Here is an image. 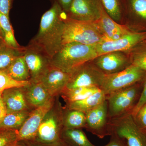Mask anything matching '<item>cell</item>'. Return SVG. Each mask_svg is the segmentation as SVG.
Listing matches in <instances>:
<instances>
[{"label":"cell","mask_w":146,"mask_h":146,"mask_svg":"<svg viewBox=\"0 0 146 146\" xmlns=\"http://www.w3.org/2000/svg\"><path fill=\"white\" fill-rule=\"evenodd\" d=\"M66 13L56 3L42 16L38 33L30 44L38 47L52 58L62 46Z\"/></svg>","instance_id":"1"},{"label":"cell","mask_w":146,"mask_h":146,"mask_svg":"<svg viewBox=\"0 0 146 146\" xmlns=\"http://www.w3.org/2000/svg\"><path fill=\"white\" fill-rule=\"evenodd\" d=\"M98 56L96 45L70 42L62 45L59 50L52 58L51 63L64 72L70 73Z\"/></svg>","instance_id":"2"},{"label":"cell","mask_w":146,"mask_h":146,"mask_svg":"<svg viewBox=\"0 0 146 146\" xmlns=\"http://www.w3.org/2000/svg\"><path fill=\"white\" fill-rule=\"evenodd\" d=\"M62 45L70 42L95 45L105 39L96 22L77 21L65 16Z\"/></svg>","instance_id":"3"},{"label":"cell","mask_w":146,"mask_h":146,"mask_svg":"<svg viewBox=\"0 0 146 146\" xmlns=\"http://www.w3.org/2000/svg\"><path fill=\"white\" fill-rule=\"evenodd\" d=\"M63 109L60 104L55 106L54 105L42 121L33 143L46 145L64 144L61 139L63 129Z\"/></svg>","instance_id":"4"},{"label":"cell","mask_w":146,"mask_h":146,"mask_svg":"<svg viewBox=\"0 0 146 146\" xmlns=\"http://www.w3.org/2000/svg\"><path fill=\"white\" fill-rule=\"evenodd\" d=\"M109 135H114L127 146H146V134L136 123L131 113L111 118L109 121Z\"/></svg>","instance_id":"5"},{"label":"cell","mask_w":146,"mask_h":146,"mask_svg":"<svg viewBox=\"0 0 146 146\" xmlns=\"http://www.w3.org/2000/svg\"><path fill=\"white\" fill-rule=\"evenodd\" d=\"M143 81L106 95L110 119L131 113L141 96Z\"/></svg>","instance_id":"6"},{"label":"cell","mask_w":146,"mask_h":146,"mask_svg":"<svg viewBox=\"0 0 146 146\" xmlns=\"http://www.w3.org/2000/svg\"><path fill=\"white\" fill-rule=\"evenodd\" d=\"M146 72L131 64L118 72L105 74L100 89L106 95L143 81Z\"/></svg>","instance_id":"7"},{"label":"cell","mask_w":146,"mask_h":146,"mask_svg":"<svg viewBox=\"0 0 146 146\" xmlns=\"http://www.w3.org/2000/svg\"><path fill=\"white\" fill-rule=\"evenodd\" d=\"M91 62L81 65L70 73V79L65 89L89 86L100 88L105 74Z\"/></svg>","instance_id":"8"},{"label":"cell","mask_w":146,"mask_h":146,"mask_svg":"<svg viewBox=\"0 0 146 146\" xmlns=\"http://www.w3.org/2000/svg\"><path fill=\"white\" fill-rule=\"evenodd\" d=\"M54 98L44 105L31 111L23 124L18 130L19 142L29 144L34 142L42 121L47 112L54 104Z\"/></svg>","instance_id":"9"},{"label":"cell","mask_w":146,"mask_h":146,"mask_svg":"<svg viewBox=\"0 0 146 146\" xmlns=\"http://www.w3.org/2000/svg\"><path fill=\"white\" fill-rule=\"evenodd\" d=\"M146 40V32L131 31L115 40H103L96 45L98 56L107 53L132 50Z\"/></svg>","instance_id":"10"},{"label":"cell","mask_w":146,"mask_h":146,"mask_svg":"<svg viewBox=\"0 0 146 146\" xmlns=\"http://www.w3.org/2000/svg\"><path fill=\"white\" fill-rule=\"evenodd\" d=\"M103 9L100 0H73L66 16L77 21L96 22Z\"/></svg>","instance_id":"11"},{"label":"cell","mask_w":146,"mask_h":146,"mask_svg":"<svg viewBox=\"0 0 146 146\" xmlns=\"http://www.w3.org/2000/svg\"><path fill=\"white\" fill-rule=\"evenodd\" d=\"M23 55L29 71L30 81H36L52 65L50 56L39 48L30 43L25 47Z\"/></svg>","instance_id":"12"},{"label":"cell","mask_w":146,"mask_h":146,"mask_svg":"<svg viewBox=\"0 0 146 146\" xmlns=\"http://www.w3.org/2000/svg\"><path fill=\"white\" fill-rule=\"evenodd\" d=\"M85 128L100 138L109 136L108 105L106 100L94 109L85 113Z\"/></svg>","instance_id":"13"},{"label":"cell","mask_w":146,"mask_h":146,"mask_svg":"<svg viewBox=\"0 0 146 146\" xmlns=\"http://www.w3.org/2000/svg\"><path fill=\"white\" fill-rule=\"evenodd\" d=\"M70 74L52 65L36 81L42 84L52 96L60 95L66 88Z\"/></svg>","instance_id":"14"},{"label":"cell","mask_w":146,"mask_h":146,"mask_svg":"<svg viewBox=\"0 0 146 146\" xmlns=\"http://www.w3.org/2000/svg\"><path fill=\"white\" fill-rule=\"evenodd\" d=\"M92 62L105 74L118 72L131 65L129 58L121 52H114L101 55Z\"/></svg>","instance_id":"15"},{"label":"cell","mask_w":146,"mask_h":146,"mask_svg":"<svg viewBox=\"0 0 146 146\" xmlns=\"http://www.w3.org/2000/svg\"><path fill=\"white\" fill-rule=\"evenodd\" d=\"M25 87H14L5 89L1 94L7 114L30 110L25 93Z\"/></svg>","instance_id":"16"},{"label":"cell","mask_w":146,"mask_h":146,"mask_svg":"<svg viewBox=\"0 0 146 146\" xmlns=\"http://www.w3.org/2000/svg\"><path fill=\"white\" fill-rule=\"evenodd\" d=\"M96 22L98 26L104 35L105 40H115L131 32L125 26L119 25L102 10L100 18Z\"/></svg>","instance_id":"17"},{"label":"cell","mask_w":146,"mask_h":146,"mask_svg":"<svg viewBox=\"0 0 146 146\" xmlns=\"http://www.w3.org/2000/svg\"><path fill=\"white\" fill-rule=\"evenodd\" d=\"M25 93L29 107L34 109L44 105L54 98L42 84L37 82L31 81L29 85L25 86Z\"/></svg>","instance_id":"18"},{"label":"cell","mask_w":146,"mask_h":146,"mask_svg":"<svg viewBox=\"0 0 146 146\" xmlns=\"http://www.w3.org/2000/svg\"><path fill=\"white\" fill-rule=\"evenodd\" d=\"M106 98V95L100 89L84 99L66 104L65 108L79 110L85 114L101 104Z\"/></svg>","instance_id":"19"},{"label":"cell","mask_w":146,"mask_h":146,"mask_svg":"<svg viewBox=\"0 0 146 146\" xmlns=\"http://www.w3.org/2000/svg\"><path fill=\"white\" fill-rule=\"evenodd\" d=\"M4 70L11 78L16 81H26L31 80L29 71L23 54L16 58Z\"/></svg>","instance_id":"20"},{"label":"cell","mask_w":146,"mask_h":146,"mask_svg":"<svg viewBox=\"0 0 146 146\" xmlns=\"http://www.w3.org/2000/svg\"><path fill=\"white\" fill-rule=\"evenodd\" d=\"M61 139L67 146H96L89 141L81 129H63Z\"/></svg>","instance_id":"21"},{"label":"cell","mask_w":146,"mask_h":146,"mask_svg":"<svg viewBox=\"0 0 146 146\" xmlns=\"http://www.w3.org/2000/svg\"><path fill=\"white\" fill-rule=\"evenodd\" d=\"M63 129H81L86 127V115L84 112L64 107L63 109Z\"/></svg>","instance_id":"22"},{"label":"cell","mask_w":146,"mask_h":146,"mask_svg":"<svg viewBox=\"0 0 146 146\" xmlns=\"http://www.w3.org/2000/svg\"><path fill=\"white\" fill-rule=\"evenodd\" d=\"M31 111L30 110H26L6 114L0 123V130H18L28 117Z\"/></svg>","instance_id":"23"},{"label":"cell","mask_w":146,"mask_h":146,"mask_svg":"<svg viewBox=\"0 0 146 146\" xmlns=\"http://www.w3.org/2000/svg\"><path fill=\"white\" fill-rule=\"evenodd\" d=\"M100 90L97 86L82 87L72 89H65L60 94L66 104L84 99Z\"/></svg>","instance_id":"24"},{"label":"cell","mask_w":146,"mask_h":146,"mask_svg":"<svg viewBox=\"0 0 146 146\" xmlns=\"http://www.w3.org/2000/svg\"><path fill=\"white\" fill-rule=\"evenodd\" d=\"M25 47L17 49L10 46L3 39L0 41V70L7 69L13 60L23 54Z\"/></svg>","instance_id":"25"},{"label":"cell","mask_w":146,"mask_h":146,"mask_svg":"<svg viewBox=\"0 0 146 146\" xmlns=\"http://www.w3.org/2000/svg\"><path fill=\"white\" fill-rule=\"evenodd\" d=\"M0 30L2 36L5 43L9 46L17 49L23 48L16 41L13 28L9 21V17L0 13Z\"/></svg>","instance_id":"26"},{"label":"cell","mask_w":146,"mask_h":146,"mask_svg":"<svg viewBox=\"0 0 146 146\" xmlns=\"http://www.w3.org/2000/svg\"><path fill=\"white\" fill-rule=\"evenodd\" d=\"M106 13L114 21L121 20L123 12L122 0H100Z\"/></svg>","instance_id":"27"},{"label":"cell","mask_w":146,"mask_h":146,"mask_svg":"<svg viewBox=\"0 0 146 146\" xmlns=\"http://www.w3.org/2000/svg\"><path fill=\"white\" fill-rule=\"evenodd\" d=\"M129 58L131 64L146 72V43L143 42L133 48Z\"/></svg>","instance_id":"28"},{"label":"cell","mask_w":146,"mask_h":146,"mask_svg":"<svg viewBox=\"0 0 146 146\" xmlns=\"http://www.w3.org/2000/svg\"><path fill=\"white\" fill-rule=\"evenodd\" d=\"M125 2L129 13L146 21V0H125Z\"/></svg>","instance_id":"29"},{"label":"cell","mask_w":146,"mask_h":146,"mask_svg":"<svg viewBox=\"0 0 146 146\" xmlns=\"http://www.w3.org/2000/svg\"><path fill=\"white\" fill-rule=\"evenodd\" d=\"M31 81H18L14 80L4 70H0V93L5 89L14 87L28 86Z\"/></svg>","instance_id":"30"},{"label":"cell","mask_w":146,"mask_h":146,"mask_svg":"<svg viewBox=\"0 0 146 146\" xmlns=\"http://www.w3.org/2000/svg\"><path fill=\"white\" fill-rule=\"evenodd\" d=\"M19 143L18 130H0V146H14Z\"/></svg>","instance_id":"31"},{"label":"cell","mask_w":146,"mask_h":146,"mask_svg":"<svg viewBox=\"0 0 146 146\" xmlns=\"http://www.w3.org/2000/svg\"><path fill=\"white\" fill-rule=\"evenodd\" d=\"M133 116L139 127L146 133V103Z\"/></svg>","instance_id":"32"},{"label":"cell","mask_w":146,"mask_h":146,"mask_svg":"<svg viewBox=\"0 0 146 146\" xmlns=\"http://www.w3.org/2000/svg\"><path fill=\"white\" fill-rule=\"evenodd\" d=\"M146 103V75L143 81V88L140 98L138 100V102L136 104L135 107L132 110L131 114L134 115L138 111L139 108L143 106Z\"/></svg>","instance_id":"33"},{"label":"cell","mask_w":146,"mask_h":146,"mask_svg":"<svg viewBox=\"0 0 146 146\" xmlns=\"http://www.w3.org/2000/svg\"><path fill=\"white\" fill-rule=\"evenodd\" d=\"M12 0H0V13L9 17Z\"/></svg>","instance_id":"34"},{"label":"cell","mask_w":146,"mask_h":146,"mask_svg":"<svg viewBox=\"0 0 146 146\" xmlns=\"http://www.w3.org/2000/svg\"><path fill=\"white\" fill-rule=\"evenodd\" d=\"M104 146H127L121 139L114 135H111L109 143Z\"/></svg>","instance_id":"35"},{"label":"cell","mask_w":146,"mask_h":146,"mask_svg":"<svg viewBox=\"0 0 146 146\" xmlns=\"http://www.w3.org/2000/svg\"><path fill=\"white\" fill-rule=\"evenodd\" d=\"M54 2L56 3L60 6L62 10L67 13L70 9L73 0H54Z\"/></svg>","instance_id":"36"},{"label":"cell","mask_w":146,"mask_h":146,"mask_svg":"<svg viewBox=\"0 0 146 146\" xmlns=\"http://www.w3.org/2000/svg\"><path fill=\"white\" fill-rule=\"evenodd\" d=\"M1 94L0 93V123L7 114L5 106L2 99Z\"/></svg>","instance_id":"37"},{"label":"cell","mask_w":146,"mask_h":146,"mask_svg":"<svg viewBox=\"0 0 146 146\" xmlns=\"http://www.w3.org/2000/svg\"><path fill=\"white\" fill-rule=\"evenodd\" d=\"M29 144L30 146H66L65 144H63L62 145H46L36 143H29Z\"/></svg>","instance_id":"38"},{"label":"cell","mask_w":146,"mask_h":146,"mask_svg":"<svg viewBox=\"0 0 146 146\" xmlns=\"http://www.w3.org/2000/svg\"><path fill=\"white\" fill-rule=\"evenodd\" d=\"M14 146H30L29 144H23V143L19 142L17 145Z\"/></svg>","instance_id":"39"},{"label":"cell","mask_w":146,"mask_h":146,"mask_svg":"<svg viewBox=\"0 0 146 146\" xmlns=\"http://www.w3.org/2000/svg\"><path fill=\"white\" fill-rule=\"evenodd\" d=\"M1 33V30H0V41L3 39ZM4 40V39H3Z\"/></svg>","instance_id":"40"},{"label":"cell","mask_w":146,"mask_h":146,"mask_svg":"<svg viewBox=\"0 0 146 146\" xmlns=\"http://www.w3.org/2000/svg\"><path fill=\"white\" fill-rule=\"evenodd\" d=\"M144 42H145V43H146V40H145V41H144Z\"/></svg>","instance_id":"41"},{"label":"cell","mask_w":146,"mask_h":146,"mask_svg":"<svg viewBox=\"0 0 146 146\" xmlns=\"http://www.w3.org/2000/svg\"></svg>","instance_id":"42"}]
</instances>
